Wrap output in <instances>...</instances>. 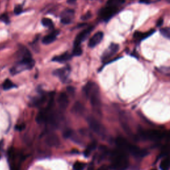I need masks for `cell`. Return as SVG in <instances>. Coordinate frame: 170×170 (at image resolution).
Wrapping results in <instances>:
<instances>
[{
	"label": "cell",
	"instance_id": "2e32d148",
	"mask_svg": "<svg viewBox=\"0 0 170 170\" xmlns=\"http://www.w3.org/2000/svg\"><path fill=\"white\" fill-rule=\"evenodd\" d=\"M71 57L72 56H71L70 54H68V53H63V55L54 57V58L53 59V61L59 62V63H64V62L69 60L71 58Z\"/></svg>",
	"mask_w": 170,
	"mask_h": 170
},
{
	"label": "cell",
	"instance_id": "ac0fdd59",
	"mask_svg": "<svg viewBox=\"0 0 170 170\" xmlns=\"http://www.w3.org/2000/svg\"><path fill=\"white\" fill-rule=\"evenodd\" d=\"M84 106L82 105L81 103L79 102H76L73 107L72 111L75 114H81L84 112Z\"/></svg>",
	"mask_w": 170,
	"mask_h": 170
},
{
	"label": "cell",
	"instance_id": "ba28073f",
	"mask_svg": "<svg viewBox=\"0 0 170 170\" xmlns=\"http://www.w3.org/2000/svg\"><path fill=\"white\" fill-rule=\"evenodd\" d=\"M103 37H104V33L102 31L97 32L89 40L88 46L92 48L96 47V45L99 44L101 41H102Z\"/></svg>",
	"mask_w": 170,
	"mask_h": 170
},
{
	"label": "cell",
	"instance_id": "6da1fadb",
	"mask_svg": "<svg viewBox=\"0 0 170 170\" xmlns=\"http://www.w3.org/2000/svg\"><path fill=\"white\" fill-rule=\"evenodd\" d=\"M83 91L88 98H90L91 103L93 108L96 111H99L100 108V98L99 88L97 84L94 82H88L84 87Z\"/></svg>",
	"mask_w": 170,
	"mask_h": 170
},
{
	"label": "cell",
	"instance_id": "277c9868",
	"mask_svg": "<svg viewBox=\"0 0 170 170\" xmlns=\"http://www.w3.org/2000/svg\"><path fill=\"white\" fill-rule=\"evenodd\" d=\"M87 122L92 130L100 136H104L106 135V129L102 124L93 117L90 116L87 118Z\"/></svg>",
	"mask_w": 170,
	"mask_h": 170
},
{
	"label": "cell",
	"instance_id": "d6986e66",
	"mask_svg": "<svg viewBox=\"0 0 170 170\" xmlns=\"http://www.w3.org/2000/svg\"><path fill=\"white\" fill-rule=\"evenodd\" d=\"M160 167L161 170H169L170 168V158L166 157L160 162Z\"/></svg>",
	"mask_w": 170,
	"mask_h": 170
},
{
	"label": "cell",
	"instance_id": "83f0119b",
	"mask_svg": "<svg viewBox=\"0 0 170 170\" xmlns=\"http://www.w3.org/2000/svg\"><path fill=\"white\" fill-rule=\"evenodd\" d=\"M22 11H23V10H22V7H21V6H17V7H16V8H15V10H14V13H15L16 15H19V14H20L22 12Z\"/></svg>",
	"mask_w": 170,
	"mask_h": 170
},
{
	"label": "cell",
	"instance_id": "484cf974",
	"mask_svg": "<svg viewBox=\"0 0 170 170\" xmlns=\"http://www.w3.org/2000/svg\"><path fill=\"white\" fill-rule=\"evenodd\" d=\"M82 49L80 48V45L79 46H75L74 49H73V55H77V56H79L82 54Z\"/></svg>",
	"mask_w": 170,
	"mask_h": 170
},
{
	"label": "cell",
	"instance_id": "f1b7e54d",
	"mask_svg": "<svg viewBox=\"0 0 170 170\" xmlns=\"http://www.w3.org/2000/svg\"><path fill=\"white\" fill-rule=\"evenodd\" d=\"M0 19H1V20L3 21V22L6 23H9V17H8V16L6 14H4L3 15H1V17H0Z\"/></svg>",
	"mask_w": 170,
	"mask_h": 170
},
{
	"label": "cell",
	"instance_id": "d590c367",
	"mask_svg": "<svg viewBox=\"0 0 170 170\" xmlns=\"http://www.w3.org/2000/svg\"><path fill=\"white\" fill-rule=\"evenodd\" d=\"M151 170H156V169H151Z\"/></svg>",
	"mask_w": 170,
	"mask_h": 170
},
{
	"label": "cell",
	"instance_id": "7a4b0ae2",
	"mask_svg": "<svg viewBox=\"0 0 170 170\" xmlns=\"http://www.w3.org/2000/svg\"><path fill=\"white\" fill-rule=\"evenodd\" d=\"M116 145L119 149L124 151L130 153L136 158H143L148 155V152L146 150H142L135 145H132L122 137H118L116 140Z\"/></svg>",
	"mask_w": 170,
	"mask_h": 170
},
{
	"label": "cell",
	"instance_id": "ffe728a7",
	"mask_svg": "<svg viewBox=\"0 0 170 170\" xmlns=\"http://www.w3.org/2000/svg\"><path fill=\"white\" fill-rule=\"evenodd\" d=\"M96 142H92V143L89 145L88 147H87V148L86 149V150L84 151V155L85 156H89L91 154V151H93L96 148Z\"/></svg>",
	"mask_w": 170,
	"mask_h": 170
},
{
	"label": "cell",
	"instance_id": "f546056e",
	"mask_svg": "<svg viewBox=\"0 0 170 170\" xmlns=\"http://www.w3.org/2000/svg\"><path fill=\"white\" fill-rule=\"evenodd\" d=\"M25 126L24 124H21V125H19V126H16V129L20 131V130H23L24 128H25Z\"/></svg>",
	"mask_w": 170,
	"mask_h": 170
},
{
	"label": "cell",
	"instance_id": "9c48e42d",
	"mask_svg": "<svg viewBox=\"0 0 170 170\" xmlns=\"http://www.w3.org/2000/svg\"><path fill=\"white\" fill-rule=\"evenodd\" d=\"M93 27H88V28H87L86 29H85V30L80 32L75 39V43H74L75 46H79L82 41H84V39L86 37V36L91 33V31L93 30Z\"/></svg>",
	"mask_w": 170,
	"mask_h": 170
},
{
	"label": "cell",
	"instance_id": "3957f363",
	"mask_svg": "<svg viewBox=\"0 0 170 170\" xmlns=\"http://www.w3.org/2000/svg\"><path fill=\"white\" fill-rule=\"evenodd\" d=\"M112 167L114 170H125L128 165V159L125 151L119 149L112 153Z\"/></svg>",
	"mask_w": 170,
	"mask_h": 170
},
{
	"label": "cell",
	"instance_id": "30bf717a",
	"mask_svg": "<svg viewBox=\"0 0 170 170\" xmlns=\"http://www.w3.org/2000/svg\"><path fill=\"white\" fill-rule=\"evenodd\" d=\"M46 143L49 146L57 147L60 144V140L57 135L50 134L47 135V138H46Z\"/></svg>",
	"mask_w": 170,
	"mask_h": 170
},
{
	"label": "cell",
	"instance_id": "5bb4252c",
	"mask_svg": "<svg viewBox=\"0 0 170 170\" xmlns=\"http://www.w3.org/2000/svg\"><path fill=\"white\" fill-rule=\"evenodd\" d=\"M153 33H155V30H151L148 32H146V33H140V32H136V33H134V37L136 39L138 40H143L145 39L148 38V37L151 36Z\"/></svg>",
	"mask_w": 170,
	"mask_h": 170
},
{
	"label": "cell",
	"instance_id": "d4e9b609",
	"mask_svg": "<svg viewBox=\"0 0 170 170\" xmlns=\"http://www.w3.org/2000/svg\"><path fill=\"white\" fill-rule=\"evenodd\" d=\"M85 167L84 163H82L80 162H77L75 163L74 165H73V168L75 170H83Z\"/></svg>",
	"mask_w": 170,
	"mask_h": 170
},
{
	"label": "cell",
	"instance_id": "52a82bcc",
	"mask_svg": "<svg viewBox=\"0 0 170 170\" xmlns=\"http://www.w3.org/2000/svg\"><path fill=\"white\" fill-rule=\"evenodd\" d=\"M119 50V45L116 43H112L108 47L107 49L105 50L104 53L102 55V59L103 61H106L107 59H110L114 55H115Z\"/></svg>",
	"mask_w": 170,
	"mask_h": 170
},
{
	"label": "cell",
	"instance_id": "5b68a950",
	"mask_svg": "<svg viewBox=\"0 0 170 170\" xmlns=\"http://www.w3.org/2000/svg\"><path fill=\"white\" fill-rule=\"evenodd\" d=\"M140 135L144 139L153 140V141L160 140L165 135L162 131L158 130H147L142 131L140 132Z\"/></svg>",
	"mask_w": 170,
	"mask_h": 170
},
{
	"label": "cell",
	"instance_id": "d6a6232c",
	"mask_svg": "<svg viewBox=\"0 0 170 170\" xmlns=\"http://www.w3.org/2000/svg\"><path fill=\"white\" fill-rule=\"evenodd\" d=\"M108 167L106 165H102V166L99 167L97 170H108Z\"/></svg>",
	"mask_w": 170,
	"mask_h": 170
},
{
	"label": "cell",
	"instance_id": "e575fe53",
	"mask_svg": "<svg viewBox=\"0 0 170 170\" xmlns=\"http://www.w3.org/2000/svg\"><path fill=\"white\" fill-rule=\"evenodd\" d=\"M166 1H167L168 3H170V0H166Z\"/></svg>",
	"mask_w": 170,
	"mask_h": 170
},
{
	"label": "cell",
	"instance_id": "4dcf8cb0",
	"mask_svg": "<svg viewBox=\"0 0 170 170\" xmlns=\"http://www.w3.org/2000/svg\"><path fill=\"white\" fill-rule=\"evenodd\" d=\"M163 23H164V20H163L162 19H160L158 21V22H157V26L158 27L162 26V24H163Z\"/></svg>",
	"mask_w": 170,
	"mask_h": 170
},
{
	"label": "cell",
	"instance_id": "4fadbf2b",
	"mask_svg": "<svg viewBox=\"0 0 170 170\" xmlns=\"http://www.w3.org/2000/svg\"><path fill=\"white\" fill-rule=\"evenodd\" d=\"M59 31H55L53 32H52L51 33L49 34V35H46L43 39V43L45 45H48L53 42H54V41L56 40L57 37L59 35Z\"/></svg>",
	"mask_w": 170,
	"mask_h": 170
},
{
	"label": "cell",
	"instance_id": "8fae6325",
	"mask_svg": "<svg viewBox=\"0 0 170 170\" xmlns=\"http://www.w3.org/2000/svg\"><path fill=\"white\" fill-rule=\"evenodd\" d=\"M58 103L59 105V107L61 109L65 110L67 108L69 101H68V96L66 95V94L65 93H61L59 95L58 97Z\"/></svg>",
	"mask_w": 170,
	"mask_h": 170
},
{
	"label": "cell",
	"instance_id": "44dd1931",
	"mask_svg": "<svg viewBox=\"0 0 170 170\" xmlns=\"http://www.w3.org/2000/svg\"><path fill=\"white\" fill-rule=\"evenodd\" d=\"M2 86H3V90L7 91V90H10V89L13 88V87L15 86V85L10 79H7L4 81Z\"/></svg>",
	"mask_w": 170,
	"mask_h": 170
},
{
	"label": "cell",
	"instance_id": "7c38bea8",
	"mask_svg": "<svg viewBox=\"0 0 170 170\" xmlns=\"http://www.w3.org/2000/svg\"><path fill=\"white\" fill-rule=\"evenodd\" d=\"M74 15V11L71 10H66L61 16V22L63 24H69L71 22V17Z\"/></svg>",
	"mask_w": 170,
	"mask_h": 170
},
{
	"label": "cell",
	"instance_id": "8992f818",
	"mask_svg": "<svg viewBox=\"0 0 170 170\" xmlns=\"http://www.w3.org/2000/svg\"><path fill=\"white\" fill-rule=\"evenodd\" d=\"M118 11V8L115 6H109L101 10L100 13V17L104 21L109 20L110 18L116 14Z\"/></svg>",
	"mask_w": 170,
	"mask_h": 170
},
{
	"label": "cell",
	"instance_id": "603a6c76",
	"mask_svg": "<svg viewBox=\"0 0 170 170\" xmlns=\"http://www.w3.org/2000/svg\"><path fill=\"white\" fill-rule=\"evenodd\" d=\"M41 23L43 26L47 27H52L53 26V23L52 20L49 19V18H43L41 20Z\"/></svg>",
	"mask_w": 170,
	"mask_h": 170
},
{
	"label": "cell",
	"instance_id": "7402d4cb",
	"mask_svg": "<svg viewBox=\"0 0 170 170\" xmlns=\"http://www.w3.org/2000/svg\"><path fill=\"white\" fill-rule=\"evenodd\" d=\"M46 99V97L44 96H41L39 98H37V99L34 100L33 102V105L34 106H39L41 104H43V103L45 102Z\"/></svg>",
	"mask_w": 170,
	"mask_h": 170
},
{
	"label": "cell",
	"instance_id": "4316f807",
	"mask_svg": "<svg viewBox=\"0 0 170 170\" xmlns=\"http://www.w3.org/2000/svg\"><path fill=\"white\" fill-rule=\"evenodd\" d=\"M160 1V0H140V3L144 4H150L153 3H156V2H158Z\"/></svg>",
	"mask_w": 170,
	"mask_h": 170
},
{
	"label": "cell",
	"instance_id": "9a60e30c",
	"mask_svg": "<svg viewBox=\"0 0 170 170\" xmlns=\"http://www.w3.org/2000/svg\"><path fill=\"white\" fill-rule=\"evenodd\" d=\"M68 73H69V69L68 68H59V69L54 71V74L60 77L61 79L63 80L67 78L66 77H67Z\"/></svg>",
	"mask_w": 170,
	"mask_h": 170
},
{
	"label": "cell",
	"instance_id": "836d02e7",
	"mask_svg": "<svg viewBox=\"0 0 170 170\" xmlns=\"http://www.w3.org/2000/svg\"><path fill=\"white\" fill-rule=\"evenodd\" d=\"M87 170H94V165L93 164H91L88 167V168H87Z\"/></svg>",
	"mask_w": 170,
	"mask_h": 170
},
{
	"label": "cell",
	"instance_id": "1f68e13d",
	"mask_svg": "<svg viewBox=\"0 0 170 170\" xmlns=\"http://www.w3.org/2000/svg\"><path fill=\"white\" fill-rule=\"evenodd\" d=\"M91 17V13H86V14L85 15L82 16V19H88V18H89V17Z\"/></svg>",
	"mask_w": 170,
	"mask_h": 170
},
{
	"label": "cell",
	"instance_id": "e0dca14e",
	"mask_svg": "<svg viewBox=\"0 0 170 170\" xmlns=\"http://www.w3.org/2000/svg\"><path fill=\"white\" fill-rule=\"evenodd\" d=\"M64 137L65 138H70L71 140H73V141H74L75 142H77V143H79V140H78V138L77 135H76L75 133L73 132V130H66L65 132H64L63 134Z\"/></svg>",
	"mask_w": 170,
	"mask_h": 170
},
{
	"label": "cell",
	"instance_id": "cb8c5ba5",
	"mask_svg": "<svg viewBox=\"0 0 170 170\" xmlns=\"http://www.w3.org/2000/svg\"><path fill=\"white\" fill-rule=\"evenodd\" d=\"M160 33L165 37L170 39V28L169 27H165V28L161 29Z\"/></svg>",
	"mask_w": 170,
	"mask_h": 170
}]
</instances>
